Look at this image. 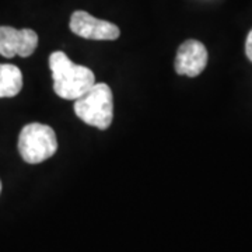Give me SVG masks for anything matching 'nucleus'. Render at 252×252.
Wrapping results in <instances>:
<instances>
[{
  "label": "nucleus",
  "instance_id": "nucleus-1",
  "mask_svg": "<svg viewBox=\"0 0 252 252\" xmlns=\"http://www.w3.org/2000/svg\"><path fill=\"white\" fill-rule=\"evenodd\" d=\"M54 90L63 99H77L95 84V76L86 66L73 63L69 56L56 51L49 56Z\"/></svg>",
  "mask_w": 252,
  "mask_h": 252
},
{
  "label": "nucleus",
  "instance_id": "nucleus-2",
  "mask_svg": "<svg viewBox=\"0 0 252 252\" xmlns=\"http://www.w3.org/2000/svg\"><path fill=\"white\" fill-rule=\"evenodd\" d=\"M74 114L84 124L108 129L114 119V97L108 84L95 83L90 90L74 99Z\"/></svg>",
  "mask_w": 252,
  "mask_h": 252
},
{
  "label": "nucleus",
  "instance_id": "nucleus-3",
  "mask_svg": "<svg viewBox=\"0 0 252 252\" xmlns=\"http://www.w3.org/2000/svg\"><path fill=\"white\" fill-rule=\"evenodd\" d=\"M58 152L55 130L42 124H28L18 136V153L28 164H39Z\"/></svg>",
  "mask_w": 252,
  "mask_h": 252
},
{
  "label": "nucleus",
  "instance_id": "nucleus-4",
  "mask_svg": "<svg viewBox=\"0 0 252 252\" xmlns=\"http://www.w3.org/2000/svg\"><path fill=\"white\" fill-rule=\"evenodd\" d=\"M69 27L73 34L94 41H115L121 35V31L115 24L93 17L83 10L73 13Z\"/></svg>",
  "mask_w": 252,
  "mask_h": 252
},
{
  "label": "nucleus",
  "instance_id": "nucleus-5",
  "mask_svg": "<svg viewBox=\"0 0 252 252\" xmlns=\"http://www.w3.org/2000/svg\"><path fill=\"white\" fill-rule=\"evenodd\" d=\"M38 34L31 28L16 30L13 27H0V55L4 58H28L35 52Z\"/></svg>",
  "mask_w": 252,
  "mask_h": 252
},
{
  "label": "nucleus",
  "instance_id": "nucleus-6",
  "mask_svg": "<svg viewBox=\"0 0 252 252\" xmlns=\"http://www.w3.org/2000/svg\"><path fill=\"white\" fill-rule=\"evenodd\" d=\"M207 64V49L200 41L188 39L181 44L175 56V72L181 76L196 77Z\"/></svg>",
  "mask_w": 252,
  "mask_h": 252
},
{
  "label": "nucleus",
  "instance_id": "nucleus-7",
  "mask_svg": "<svg viewBox=\"0 0 252 252\" xmlns=\"http://www.w3.org/2000/svg\"><path fill=\"white\" fill-rule=\"evenodd\" d=\"M23 89V73L17 66L0 63V98L16 97Z\"/></svg>",
  "mask_w": 252,
  "mask_h": 252
},
{
  "label": "nucleus",
  "instance_id": "nucleus-8",
  "mask_svg": "<svg viewBox=\"0 0 252 252\" xmlns=\"http://www.w3.org/2000/svg\"><path fill=\"white\" fill-rule=\"evenodd\" d=\"M245 54L247 58L252 62V30L250 31V34L247 36V42H245Z\"/></svg>",
  "mask_w": 252,
  "mask_h": 252
},
{
  "label": "nucleus",
  "instance_id": "nucleus-9",
  "mask_svg": "<svg viewBox=\"0 0 252 252\" xmlns=\"http://www.w3.org/2000/svg\"><path fill=\"white\" fill-rule=\"evenodd\" d=\"M0 193H1V181H0Z\"/></svg>",
  "mask_w": 252,
  "mask_h": 252
}]
</instances>
